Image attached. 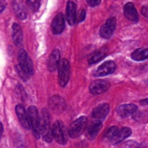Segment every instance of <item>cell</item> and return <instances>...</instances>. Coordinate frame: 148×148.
Returning <instances> with one entry per match:
<instances>
[{"mask_svg":"<svg viewBox=\"0 0 148 148\" xmlns=\"http://www.w3.org/2000/svg\"><path fill=\"white\" fill-rule=\"evenodd\" d=\"M40 135L46 142H51L53 139L50 126V114L47 109L43 108L40 115Z\"/></svg>","mask_w":148,"mask_h":148,"instance_id":"obj_1","label":"cell"},{"mask_svg":"<svg viewBox=\"0 0 148 148\" xmlns=\"http://www.w3.org/2000/svg\"><path fill=\"white\" fill-rule=\"evenodd\" d=\"M87 122L88 118L85 116H81L72 122L68 131L69 136L72 139L77 138L80 136L86 129Z\"/></svg>","mask_w":148,"mask_h":148,"instance_id":"obj_2","label":"cell"},{"mask_svg":"<svg viewBox=\"0 0 148 148\" xmlns=\"http://www.w3.org/2000/svg\"><path fill=\"white\" fill-rule=\"evenodd\" d=\"M58 80L59 85L64 87L70 78V64L66 59H61L58 66Z\"/></svg>","mask_w":148,"mask_h":148,"instance_id":"obj_3","label":"cell"},{"mask_svg":"<svg viewBox=\"0 0 148 148\" xmlns=\"http://www.w3.org/2000/svg\"><path fill=\"white\" fill-rule=\"evenodd\" d=\"M27 114L29 116L30 126L33 129V132L36 139L40 136V118L39 117L38 112L35 106H30L27 109Z\"/></svg>","mask_w":148,"mask_h":148,"instance_id":"obj_4","label":"cell"},{"mask_svg":"<svg viewBox=\"0 0 148 148\" xmlns=\"http://www.w3.org/2000/svg\"><path fill=\"white\" fill-rule=\"evenodd\" d=\"M18 62L20 68L28 75H33L34 73L33 64L28 54L24 49H20L18 53Z\"/></svg>","mask_w":148,"mask_h":148,"instance_id":"obj_5","label":"cell"},{"mask_svg":"<svg viewBox=\"0 0 148 148\" xmlns=\"http://www.w3.org/2000/svg\"><path fill=\"white\" fill-rule=\"evenodd\" d=\"M116 27V19L112 17L108 18L100 29V35L103 39H108L112 36Z\"/></svg>","mask_w":148,"mask_h":148,"instance_id":"obj_6","label":"cell"},{"mask_svg":"<svg viewBox=\"0 0 148 148\" xmlns=\"http://www.w3.org/2000/svg\"><path fill=\"white\" fill-rule=\"evenodd\" d=\"M49 107L53 113L59 114L66 110V103L63 97L59 95H54L49 100Z\"/></svg>","mask_w":148,"mask_h":148,"instance_id":"obj_7","label":"cell"},{"mask_svg":"<svg viewBox=\"0 0 148 148\" xmlns=\"http://www.w3.org/2000/svg\"><path fill=\"white\" fill-rule=\"evenodd\" d=\"M116 69V65L114 61H107L100 65L95 71L93 75L95 77H102L114 73Z\"/></svg>","mask_w":148,"mask_h":148,"instance_id":"obj_8","label":"cell"},{"mask_svg":"<svg viewBox=\"0 0 148 148\" xmlns=\"http://www.w3.org/2000/svg\"><path fill=\"white\" fill-rule=\"evenodd\" d=\"M111 86V84L106 80H96L90 84V91L94 95H99L106 92Z\"/></svg>","mask_w":148,"mask_h":148,"instance_id":"obj_9","label":"cell"},{"mask_svg":"<svg viewBox=\"0 0 148 148\" xmlns=\"http://www.w3.org/2000/svg\"><path fill=\"white\" fill-rule=\"evenodd\" d=\"M52 134L53 139L60 145H65L66 142V136L62 124L59 120H56L52 126Z\"/></svg>","mask_w":148,"mask_h":148,"instance_id":"obj_10","label":"cell"},{"mask_svg":"<svg viewBox=\"0 0 148 148\" xmlns=\"http://www.w3.org/2000/svg\"><path fill=\"white\" fill-rule=\"evenodd\" d=\"M15 112L22 126L25 129H30L31 128V126H30V120H29V116L27 114V112H26L24 106L20 104H17L15 107Z\"/></svg>","mask_w":148,"mask_h":148,"instance_id":"obj_11","label":"cell"},{"mask_svg":"<svg viewBox=\"0 0 148 148\" xmlns=\"http://www.w3.org/2000/svg\"><path fill=\"white\" fill-rule=\"evenodd\" d=\"M65 28V19L63 14L59 13L53 18L51 23V30L53 34H61Z\"/></svg>","mask_w":148,"mask_h":148,"instance_id":"obj_12","label":"cell"},{"mask_svg":"<svg viewBox=\"0 0 148 148\" xmlns=\"http://www.w3.org/2000/svg\"><path fill=\"white\" fill-rule=\"evenodd\" d=\"M124 16L130 21L133 23H137L139 21V15L134 4L129 2L125 4L124 7Z\"/></svg>","mask_w":148,"mask_h":148,"instance_id":"obj_13","label":"cell"},{"mask_svg":"<svg viewBox=\"0 0 148 148\" xmlns=\"http://www.w3.org/2000/svg\"><path fill=\"white\" fill-rule=\"evenodd\" d=\"M110 111V106L107 103L101 104L95 107L92 112V117L96 120H103L106 118Z\"/></svg>","mask_w":148,"mask_h":148,"instance_id":"obj_14","label":"cell"},{"mask_svg":"<svg viewBox=\"0 0 148 148\" xmlns=\"http://www.w3.org/2000/svg\"><path fill=\"white\" fill-rule=\"evenodd\" d=\"M137 110V106L134 104H121L117 108L116 113L120 117L127 118L134 114Z\"/></svg>","mask_w":148,"mask_h":148,"instance_id":"obj_15","label":"cell"},{"mask_svg":"<svg viewBox=\"0 0 148 148\" xmlns=\"http://www.w3.org/2000/svg\"><path fill=\"white\" fill-rule=\"evenodd\" d=\"M66 17L68 23L70 26H74L77 22L76 5L72 1H69L66 4Z\"/></svg>","mask_w":148,"mask_h":148,"instance_id":"obj_16","label":"cell"},{"mask_svg":"<svg viewBox=\"0 0 148 148\" xmlns=\"http://www.w3.org/2000/svg\"><path fill=\"white\" fill-rule=\"evenodd\" d=\"M132 134V130L130 128L124 127L121 129H119L118 131L116 132L114 137L111 139L110 142L113 145H116V144L120 143L121 142L124 141V139H127V137Z\"/></svg>","mask_w":148,"mask_h":148,"instance_id":"obj_17","label":"cell"},{"mask_svg":"<svg viewBox=\"0 0 148 148\" xmlns=\"http://www.w3.org/2000/svg\"><path fill=\"white\" fill-rule=\"evenodd\" d=\"M60 52L58 49H55L51 54L48 60V69L50 72H53L58 68L60 62Z\"/></svg>","mask_w":148,"mask_h":148,"instance_id":"obj_18","label":"cell"},{"mask_svg":"<svg viewBox=\"0 0 148 148\" xmlns=\"http://www.w3.org/2000/svg\"><path fill=\"white\" fill-rule=\"evenodd\" d=\"M12 39L16 46H20L23 43V30L17 23H13L12 25Z\"/></svg>","mask_w":148,"mask_h":148,"instance_id":"obj_19","label":"cell"},{"mask_svg":"<svg viewBox=\"0 0 148 148\" xmlns=\"http://www.w3.org/2000/svg\"><path fill=\"white\" fill-rule=\"evenodd\" d=\"M103 126V123L101 120H96L93 122L90 126L88 127L87 130V136L90 139H94L96 137L97 134Z\"/></svg>","mask_w":148,"mask_h":148,"instance_id":"obj_20","label":"cell"},{"mask_svg":"<svg viewBox=\"0 0 148 148\" xmlns=\"http://www.w3.org/2000/svg\"><path fill=\"white\" fill-rule=\"evenodd\" d=\"M132 58L135 61H143L148 59V48H140L132 54Z\"/></svg>","mask_w":148,"mask_h":148,"instance_id":"obj_21","label":"cell"},{"mask_svg":"<svg viewBox=\"0 0 148 148\" xmlns=\"http://www.w3.org/2000/svg\"><path fill=\"white\" fill-rule=\"evenodd\" d=\"M12 7L16 16H17L20 20H25V19L27 17V14H26V12L25 10V9L23 8V6L20 5V4H19V3H17V1H13Z\"/></svg>","mask_w":148,"mask_h":148,"instance_id":"obj_22","label":"cell"},{"mask_svg":"<svg viewBox=\"0 0 148 148\" xmlns=\"http://www.w3.org/2000/svg\"><path fill=\"white\" fill-rule=\"evenodd\" d=\"M106 55L107 54L104 52H97L89 59V64L92 65V64L97 63L98 62H100L103 59H104L106 57Z\"/></svg>","mask_w":148,"mask_h":148,"instance_id":"obj_23","label":"cell"},{"mask_svg":"<svg viewBox=\"0 0 148 148\" xmlns=\"http://www.w3.org/2000/svg\"><path fill=\"white\" fill-rule=\"evenodd\" d=\"M132 118L136 121L145 123L148 120V113L146 112H135L132 115Z\"/></svg>","mask_w":148,"mask_h":148,"instance_id":"obj_24","label":"cell"},{"mask_svg":"<svg viewBox=\"0 0 148 148\" xmlns=\"http://www.w3.org/2000/svg\"><path fill=\"white\" fill-rule=\"evenodd\" d=\"M27 4L31 11L36 12L40 7V0H27Z\"/></svg>","mask_w":148,"mask_h":148,"instance_id":"obj_25","label":"cell"},{"mask_svg":"<svg viewBox=\"0 0 148 148\" xmlns=\"http://www.w3.org/2000/svg\"><path fill=\"white\" fill-rule=\"evenodd\" d=\"M119 129L116 126H112V127L109 128V129L107 130V131L106 132L105 135H104V138L106 139H108V141H111V139H112L114 136V135L116 133V132L118 131Z\"/></svg>","mask_w":148,"mask_h":148,"instance_id":"obj_26","label":"cell"},{"mask_svg":"<svg viewBox=\"0 0 148 148\" xmlns=\"http://www.w3.org/2000/svg\"><path fill=\"white\" fill-rule=\"evenodd\" d=\"M86 16V12L85 10H80L78 12V15H77V23H81L85 19Z\"/></svg>","mask_w":148,"mask_h":148,"instance_id":"obj_27","label":"cell"},{"mask_svg":"<svg viewBox=\"0 0 148 148\" xmlns=\"http://www.w3.org/2000/svg\"><path fill=\"white\" fill-rule=\"evenodd\" d=\"M16 71H17V72L18 73V74L20 75V76L23 79H24L25 81H26V79L28 78V75H29L28 74L26 73L25 72V71H23L21 68H20V65H18V66H16Z\"/></svg>","mask_w":148,"mask_h":148,"instance_id":"obj_28","label":"cell"},{"mask_svg":"<svg viewBox=\"0 0 148 148\" xmlns=\"http://www.w3.org/2000/svg\"><path fill=\"white\" fill-rule=\"evenodd\" d=\"M86 1L90 7H96L101 4V0H86Z\"/></svg>","mask_w":148,"mask_h":148,"instance_id":"obj_29","label":"cell"},{"mask_svg":"<svg viewBox=\"0 0 148 148\" xmlns=\"http://www.w3.org/2000/svg\"><path fill=\"white\" fill-rule=\"evenodd\" d=\"M141 12L143 14V15H144L145 17L148 18V6H144V7H143V8L141 10Z\"/></svg>","mask_w":148,"mask_h":148,"instance_id":"obj_30","label":"cell"},{"mask_svg":"<svg viewBox=\"0 0 148 148\" xmlns=\"http://www.w3.org/2000/svg\"><path fill=\"white\" fill-rule=\"evenodd\" d=\"M140 103L143 104H146V105H148V98L141 100V101H140Z\"/></svg>","mask_w":148,"mask_h":148,"instance_id":"obj_31","label":"cell"},{"mask_svg":"<svg viewBox=\"0 0 148 148\" xmlns=\"http://www.w3.org/2000/svg\"><path fill=\"white\" fill-rule=\"evenodd\" d=\"M6 7V4H4V1L3 0H1V12H2L3 10H4V7Z\"/></svg>","mask_w":148,"mask_h":148,"instance_id":"obj_32","label":"cell"},{"mask_svg":"<svg viewBox=\"0 0 148 148\" xmlns=\"http://www.w3.org/2000/svg\"><path fill=\"white\" fill-rule=\"evenodd\" d=\"M145 83H146V84H147V85H148V79H147V80H146Z\"/></svg>","mask_w":148,"mask_h":148,"instance_id":"obj_33","label":"cell"}]
</instances>
